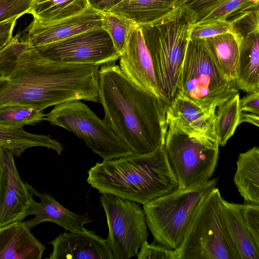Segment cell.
Instances as JSON below:
<instances>
[{"mask_svg": "<svg viewBox=\"0 0 259 259\" xmlns=\"http://www.w3.org/2000/svg\"><path fill=\"white\" fill-rule=\"evenodd\" d=\"M135 23L111 12L103 13L102 27L107 31L117 51H123L132 26Z\"/></svg>", "mask_w": 259, "mask_h": 259, "instance_id": "obj_28", "label": "cell"}, {"mask_svg": "<svg viewBox=\"0 0 259 259\" xmlns=\"http://www.w3.org/2000/svg\"><path fill=\"white\" fill-rule=\"evenodd\" d=\"M106 217L107 239L114 259L137 256L148 237L146 215L139 203L109 194H101Z\"/></svg>", "mask_w": 259, "mask_h": 259, "instance_id": "obj_10", "label": "cell"}, {"mask_svg": "<svg viewBox=\"0 0 259 259\" xmlns=\"http://www.w3.org/2000/svg\"><path fill=\"white\" fill-rule=\"evenodd\" d=\"M34 0H0V22L29 13Z\"/></svg>", "mask_w": 259, "mask_h": 259, "instance_id": "obj_31", "label": "cell"}, {"mask_svg": "<svg viewBox=\"0 0 259 259\" xmlns=\"http://www.w3.org/2000/svg\"><path fill=\"white\" fill-rule=\"evenodd\" d=\"M35 48L43 58L67 64L100 66L116 61L120 56L109 34L103 27Z\"/></svg>", "mask_w": 259, "mask_h": 259, "instance_id": "obj_11", "label": "cell"}, {"mask_svg": "<svg viewBox=\"0 0 259 259\" xmlns=\"http://www.w3.org/2000/svg\"><path fill=\"white\" fill-rule=\"evenodd\" d=\"M195 23V16L184 5L159 20L140 26L152 60L159 91L167 105L177 96L180 74Z\"/></svg>", "mask_w": 259, "mask_h": 259, "instance_id": "obj_4", "label": "cell"}, {"mask_svg": "<svg viewBox=\"0 0 259 259\" xmlns=\"http://www.w3.org/2000/svg\"><path fill=\"white\" fill-rule=\"evenodd\" d=\"M238 91L235 81L228 79L220 70L204 39H190L177 95L216 115L219 108L239 94Z\"/></svg>", "mask_w": 259, "mask_h": 259, "instance_id": "obj_5", "label": "cell"}, {"mask_svg": "<svg viewBox=\"0 0 259 259\" xmlns=\"http://www.w3.org/2000/svg\"><path fill=\"white\" fill-rule=\"evenodd\" d=\"M227 33H234L233 24L230 19L194 24L191 39H204Z\"/></svg>", "mask_w": 259, "mask_h": 259, "instance_id": "obj_30", "label": "cell"}, {"mask_svg": "<svg viewBox=\"0 0 259 259\" xmlns=\"http://www.w3.org/2000/svg\"><path fill=\"white\" fill-rule=\"evenodd\" d=\"M225 1L226 0H187L184 5L194 14L196 23Z\"/></svg>", "mask_w": 259, "mask_h": 259, "instance_id": "obj_34", "label": "cell"}, {"mask_svg": "<svg viewBox=\"0 0 259 259\" xmlns=\"http://www.w3.org/2000/svg\"><path fill=\"white\" fill-rule=\"evenodd\" d=\"M19 35L0 50V108L26 105L43 110L74 100L100 102L99 65L47 60Z\"/></svg>", "mask_w": 259, "mask_h": 259, "instance_id": "obj_1", "label": "cell"}, {"mask_svg": "<svg viewBox=\"0 0 259 259\" xmlns=\"http://www.w3.org/2000/svg\"><path fill=\"white\" fill-rule=\"evenodd\" d=\"M243 214L259 251V206L245 203Z\"/></svg>", "mask_w": 259, "mask_h": 259, "instance_id": "obj_33", "label": "cell"}, {"mask_svg": "<svg viewBox=\"0 0 259 259\" xmlns=\"http://www.w3.org/2000/svg\"><path fill=\"white\" fill-rule=\"evenodd\" d=\"M18 18H13L0 22V50L7 46L12 39V32Z\"/></svg>", "mask_w": 259, "mask_h": 259, "instance_id": "obj_36", "label": "cell"}, {"mask_svg": "<svg viewBox=\"0 0 259 259\" xmlns=\"http://www.w3.org/2000/svg\"><path fill=\"white\" fill-rule=\"evenodd\" d=\"M43 110L33 106L10 105L0 108V126L18 128L45 120Z\"/></svg>", "mask_w": 259, "mask_h": 259, "instance_id": "obj_27", "label": "cell"}, {"mask_svg": "<svg viewBox=\"0 0 259 259\" xmlns=\"http://www.w3.org/2000/svg\"><path fill=\"white\" fill-rule=\"evenodd\" d=\"M121 71L139 87L161 99L152 59L139 25L134 24L128 33L119 57Z\"/></svg>", "mask_w": 259, "mask_h": 259, "instance_id": "obj_15", "label": "cell"}, {"mask_svg": "<svg viewBox=\"0 0 259 259\" xmlns=\"http://www.w3.org/2000/svg\"><path fill=\"white\" fill-rule=\"evenodd\" d=\"M33 195L40 200L37 202L32 198L26 216L34 215L31 219L24 221L30 230L37 225L50 222L55 223L69 232L81 229L92 222L88 213L79 214L69 210L60 204L53 197L46 193H41L27 183Z\"/></svg>", "mask_w": 259, "mask_h": 259, "instance_id": "obj_18", "label": "cell"}, {"mask_svg": "<svg viewBox=\"0 0 259 259\" xmlns=\"http://www.w3.org/2000/svg\"><path fill=\"white\" fill-rule=\"evenodd\" d=\"M250 2L257 5H259V0H249Z\"/></svg>", "mask_w": 259, "mask_h": 259, "instance_id": "obj_39", "label": "cell"}, {"mask_svg": "<svg viewBox=\"0 0 259 259\" xmlns=\"http://www.w3.org/2000/svg\"><path fill=\"white\" fill-rule=\"evenodd\" d=\"M12 152L0 147V227L23 221L33 195L21 180Z\"/></svg>", "mask_w": 259, "mask_h": 259, "instance_id": "obj_13", "label": "cell"}, {"mask_svg": "<svg viewBox=\"0 0 259 259\" xmlns=\"http://www.w3.org/2000/svg\"><path fill=\"white\" fill-rule=\"evenodd\" d=\"M49 243L53 250L47 259H114L108 239L85 228L66 230Z\"/></svg>", "mask_w": 259, "mask_h": 259, "instance_id": "obj_16", "label": "cell"}, {"mask_svg": "<svg viewBox=\"0 0 259 259\" xmlns=\"http://www.w3.org/2000/svg\"><path fill=\"white\" fill-rule=\"evenodd\" d=\"M87 181L101 194H109L143 205L178 187L163 146L150 153L97 162Z\"/></svg>", "mask_w": 259, "mask_h": 259, "instance_id": "obj_3", "label": "cell"}, {"mask_svg": "<svg viewBox=\"0 0 259 259\" xmlns=\"http://www.w3.org/2000/svg\"><path fill=\"white\" fill-rule=\"evenodd\" d=\"M257 6L249 0H226L202 17L196 23L225 21L242 11L253 9Z\"/></svg>", "mask_w": 259, "mask_h": 259, "instance_id": "obj_29", "label": "cell"}, {"mask_svg": "<svg viewBox=\"0 0 259 259\" xmlns=\"http://www.w3.org/2000/svg\"><path fill=\"white\" fill-rule=\"evenodd\" d=\"M103 13L89 7L83 12L61 20L41 22L33 19L25 39L36 47L61 41L83 32L102 27Z\"/></svg>", "mask_w": 259, "mask_h": 259, "instance_id": "obj_14", "label": "cell"}, {"mask_svg": "<svg viewBox=\"0 0 259 259\" xmlns=\"http://www.w3.org/2000/svg\"><path fill=\"white\" fill-rule=\"evenodd\" d=\"M240 108L241 112H248L259 116V92L247 94L240 99Z\"/></svg>", "mask_w": 259, "mask_h": 259, "instance_id": "obj_35", "label": "cell"}, {"mask_svg": "<svg viewBox=\"0 0 259 259\" xmlns=\"http://www.w3.org/2000/svg\"><path fill=\"white\" fill-rule=\"evenodd\" d=\"M219 146L217 138L192 137L168 127L163 147L178 187L210 180L217 166Z\"/></svg>", "mask_w": 259, "mask_h": 259, "instance_id": "obj_8", "label": "cell"}, {"mask_svg": "<svg viewBox=\"0 0 259 259\" xmlns=\"http://www.w3.org/2000/svg\"><path fill=\"white\" fill-rule=\"evenodd\" d=\"M255 8L259 12V5H258L256 7H255Z\"/></svg>", "mask_w": 259, "mask_h": 259, "instance_id": "obj_40", "label": "cell"}, {"mask_svg": "<svg viewBox=\"0 0 259 259\" xmlns=\"http://www.w3.org/2000/svg\"><path fill=\"white\" fill-rule=\"evenodd\" d=\"M115 62L102 64L99 70L103 120L133 153H150L164 145L168 105L131 81Z\"/></svg>", "mask_w": 259, "mask_h": 259, "instance_id": "obj_2", "label": "cell"}, {"mask_svg": "<svg viewBox=\"0 0 259 259\" xmlns=\"http://www.w3.org/2000/svg\"><path fill=\"white\" fill-rule=\"evenodd\" d=\"M239 47L235 79L237 88L247 94L259 92V12L255 8L230 18Z\"/></svg>", "mask_w": 259, "mask_h": 259, "instance_id": "obj_12", "label": "cell"}, {"mask_svg": "<svg viewBox=\"0 0 259 259\" xmlns=\"http://www.w3.org/2000/svg\"><path fill=\"white\" fill-rule=\"evenodd\" d=\"M240 99L238 94L217 110L214 126L221 146L226 144L240 124Z\"/></svg>", "mask_w": 259, "mask_h": 259, "instance_id": "obj_26", "label": "cell"}, {"mask_svg": "<svg viewBox=\"0 0 259 259\" xmlns=\"http://www.w3.org/2000/svg\"><path fill=\"white\" fill-rule=\"evenodd\" d=\"M0 147L10 150L14 155L19 157L24 151L32 147H43L55 151L61 155V144L50 135H36L25 131L23 127L8 128L0 126Z\"/></svg>", "mask_w": 259, "mask_h": 259, "instance_id": "obj_24", "label": "cell"}, {"mask_svg": "<svg viewBox=\"0 0 259 259\" xmlns=\"http://www.w3.org/2000/svg\"><path fill=\"white\" fill-rule=\"evenodd\" d=\"M248 122L259 127V116L252 113L242 112L240 117V124Z\"/></svg>", "mask_w": 259, "mask_h": 259, "instance_id": "obj_38", "label": "cell"}, {"mask_svg": "<svg viewBox=\"0 0 259 259\" xmlns=\"http://www.w3.org/2000/svg\"><path fill=\"white\" fill-rule=\"evenodd\" d=\"M228 230L240 259H259V251L245 221L243 204L224 200Z\"/></svg>", "mask_w": 259, "mask_h": 259, "instance_id": "obj_22", "label": "cell"}, {"mask_svg": "<svg viewBox=\"0 0 259 259\" xmlns=\"http://www.w3.org/2000/svg\"><path fill=\"white\" fill-rule=\"evenodd\" d=\"M224 200L217 187L206 197L176 249L178 259H240L227 227Z\"/></svg>", "mask_w": 259, "mask_h": 259, "instance_id": "obj_7", "label": "cell"}, {"mask_svg": "<svg viewBox=\"0 0 259 259\" xmlns=\"http://www.w3.org/2000/svg\"><path fill=\"white\" fill-rule=\"evenodd\" d=\"M216 115L206 112L190 100L177 95L166 111L168 127L190 136L217 138ZM218 139V138H217Z\"/></svg>", "mask_w": 259, "mask_h": 259, "instance_id": "obj_17", "label": "cell"}, {"mask_svg": "<svg viewBox=\"0 0 259 259\" xmlns=\"http://www.w3.org/2000/svg\"><path fill=\"white\" fill-rule=\"evenodd\" d=\"M89 7L88 0H34L29 13L34 19L51 22L78 14Z\"/></svg>", "mask_w": 259, "mask_h": 259, "instance_id": "obj_25", "label": "cell"}, {"mask_svg": "<svg viewBox=\"0 0 259 259\" xmlns=\"http://www.w3.org/2000/svg\"><path fill=\"white\" fill-rule=\"evenodd\" d=\"M45 120L74 134L103 160L133 154L105 121L80 100L56 105L46 114Z\"/></svg>", "mask_w": 259, "mask_h": 259, "instance_id": "obj_9", "label": "cell"}, {"mask_svg": "<svg viewBox=\"0 0 259 259\" xmlns=\"http://www.w3.org/2000/svg\"><path fill=\"white\" fill-rule=\"evenodd\" d=\"M218 178L190 187H177L143 205L148 228L155 240L170 249L182 242L200 205L216 187Z\"/></svg>", "mask_w": 259, "mask_h": 259, "instance_id": "obj_6", "label": "cell"}, {"mask_svg": "<svg viewBox=\"0 0 259 259\" xmlns=\"http://www.w3.org/2000/svg\"><path fill=\"white\" fill-rule=\"evenodd\" d=\"M137 257L138 259H178V254L176 249H170L160 244H149L146 240Z\"/></svg>", "mask_w": 259, "mask_h": 259, "instance_id": "obj_32", "label": "cell"}, {"mask_svg": "<svg viewBox=\"0 0 259 259\" xmlns=\"http://www.w3.org/2000/svg\"><path fill=\"white\" fill-rule=\"evenodd\" d=\"M124 0H88L89 6L101 13L109 12Z\"/></svg>", "mask_w": 259, "mask_h": 259, "instance_id": "obj_37", "label": "cell"}, {"mask_svg": "<svg viewBox=\"0 0 259 259\" xmlns=\"http://www.w3.org/2000/svg\"><path fill=\"white\" fill-rule=\"evenodd\" d=\"M45 249L24 221L0 227V259H41Z\"/></svg>", "mask_w": 259, "mask_h": 259, "instance_id": "obj_19", "label": "cell"}, {"mask_svg": "<svg viewBox=\"0 0 259 259\" xmlns=\"http://www.w3.org/2000/svg\"><path fill=\"white\" fill-rule=\"evenodd\" d=\"M187 0H124L108 12L139 26L153 23L183 6Z\"/></svg>", "mask_w": 259, "mask_h": 259, "instance_id": "obj_20", "label": "cell"}, {"mask_svg": "<svg viewBox=\"0 0 259 259\" xmlns=\"http://www.w3.org/2000/svg\"><path fill=\"white\" fill-rule=\"evenodd\" d=\"M203 39L221 72L228 79L235 81L239 57V42L235 32Z\"/></svg>", "mask_w": 259, "mask_h": 259, "instance_id": "obj_23", "label": "cell"}, {"mask_svg": "<svg viewBox=\"0 0 259 259\" xmlns=\"http://www.w3.org/2000/svg\"><path fill=\"white\" fill-rule=\"evenodd\" d=\"M233 181L246 203L259 206V147L239 155Z\"/></svg>", "mask_w": 259, "mask_h": 259, "instance_id": "obj_21", "label": "cell"}]
</instances>
